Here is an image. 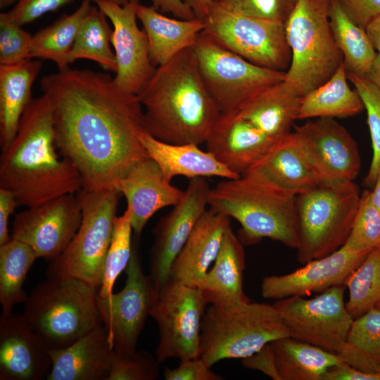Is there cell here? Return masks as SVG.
I'll list each match as a JSON object with an SVG mask.
<instances>
[{"label": "cell", "instance_id": "obj_1", "mask_svg": "<svg viewBox=\"0 0 380 380\" xmlns=\"http://www.w3.org/2000/svg\"><path fill=\"white\" fill-rule=\"evenodd\" d=\"M41 89L52 105L60 155L79 172L82 189H118L120 181L148 157L138 95L121 89L109 75L67 69L46 75Z\"/></svg>", "mask_w": 380, "mask_h": 380}, {"label": "cell", "instance_id": "obj_2", "mask_svg": "<svg viewBox=\"0 0 380 380\" xmlns=\"http://www.w3.org/2000/svg\"><path fill=\"white\" fill-rule=\"evenodd\" d=\"M57 151L52 105L43 93L30 102L15 137L1 150L0 187L13 193L18 206H35L82 189L79 172Z\"/></svg>", "mask_w": 380, "mask_h": 380}, {"label": "cell", "instance_id": "obj_3", "mask_svg": "<svg viewBox=\"0 0 380 380\" xmlns=\"http://www.w3.org/2000/svg\"><path fill=\"white\" fill-rule=\"evenodd\" d=\"M138 96L146 131L172 144L205 143L221 114L203 83L192 48L157 67Z\"/></svg>", "mask_w": 380, "mask_h": 380}, {"label": "cell", "instance_id": "obj_4", "mask_svg": "<svg viewBox=\"0 0 380 380\" xmlns=\"http://www.w3.org/2000/svg\"><path fill=\"white\" fill-rule=\"evenodd\" d=\"M296 196L243 175L210 188L208 206L239 222V238L253 243L269 238L286 246H299Z\"/></svg>", "mask_w": 380, "mask_h": 380}, {"label": "cell", "instance_id": "obj_5", "mask_svg": "<svg viewBox=\"0 0 380 380\" xmlns=\"http://www.w3.org/2000/svg\"><path fill=\"white\" fill-rule=\"evenodd\" d=\"M24 305L23 317L49 349L68 346L102 324L98 289L76 278L47 277Z\"/></svg>", "mask_w": 380, "mask_h": 380}, {"label": "cell", "instance_id": "obj_6", "mask_svg": "<svg viewBox=\"0 0 380 380\" xmlns=\"http://www.w3.org/2000/svg\"><path fill=\"white\" fill-rule=\"evenodd\" d=\"M290 336L273 305L237 302L210 305L201 325V357L210 367L225 359H243L279 338Z\"/></svg>", "mask_w": 380, "mask_h": 380}, {"label": "cell", "instance_id": "obj_7", "mask_svg": "<svg viewBox=\"0 0 380 380\" xmlns=\"http://www.w3.org/2000/svg\"><path fill=\"white\" fill-rule=\"evenodd\" d=\"M329 7L330 0H297L284 23L291 54L284 81L301 96L326 82L343 63Z\"/></svg>", "mask_w": 380, "mask_h": 380}, {"label": "cell", "instance_id": "obj_8", "mask_svg": "<svg viewBox=\"0 0 380 380\" xmlns=\"http://www.w3.org/2000/svg\"><path fill=\"white\" fill-rule=\"evenodd\" d=\"M352 182H321L296 198L301 264L327 256L342 247L350 232L360 200Z\"/></svg>", "mask_w": 380, "mask_h": 380}, {"label": "cell", "instance_id": "obj_9", "mask_svg": "<svg viewBox=\"0 0 380 380\" xmlns=\"http://www.w3.org/2000/svg\"><path fill=\"white\" fill-rule=\"evenodd\" d=\"M120 191L106 189L77 193L82 221L66 248L51 260L47 277H73L100 287L110 243Z\"/></svg>", "mask_w": 380, "mask_h": 380}, {"label": "cell", "instance_id": "obj_10", "mask_svg": "<svg viewBox=\"0 0 380 380\" xmlns=\"http://www.w3.org/2000/svg\"><path fill=\"white\" fill-rule=\"evenodd\" d=\"M191 48L203 83L221 113H236L250 99L284 80V71L253 64L203 31Z\"/></svg>", "mask_w": 380, "mask_h": 380}, {"label": "cell", "instance_id": "obj_11", "mask_svg": "<svg viewBox=\"0 0 380 380\" xmlns=\"http://www.w3.org/2000/svg\"><path fill=\"white\" fill-rule=\"evenodd\" d=\"M203 32L257 65L286 72L291 54L284 23L247 16L213 5Z\"/></svg>", "mask_w": 380, "mask_h": 380}, {"label": "cell", "instance_id": "obj_12", "mask_svg": "<svg viewBox=\"0 0 380 380\" xmlns=\"http://www.w3.org/2000/svg\"><path fill=\"white\" fill-rule=\"evenodd\" d=\"M205 302L201 290L170 278L150 312L158 328L155 355L160 362L200 357Z\"/></svg>", "mask_w": 380, "mask_h": 380}, {"label": "cell", "instance_id": "obj_13", "mask_svg": "<svg viewBox=\"0 0 380 380\" xmlns=\"http://www.w3.org/2000/svg\"><path fill=\"white\" fill-rule=\"evenodd\" d=\"M272 305L291 337L336 355L344 346L354 319L344 303L343 285L332 286L311 299L295 296Z\"/></svg>", "mask_w": 380, "mask_h": 380}, {"label": "cell", "instance_id": "obj_14", "mask_svg": "<svg viewBox=\"0 0 380 380\" xmlns=\"http://www.w3.org/2000/svg\"><path fill=\"white\" fill-rule=\"evenodd\" d=\"M123 288L106 298L98 295V307L112 349L120 354L137 350L140 334L156 303L158 291L142 270L136 249L125 269Z\"/></svg>", "mask_w": 380, "mask_h": 380}, {"label": "cell", "instance_id": "obj_15", "mask_svg": "<svg viewBox=\"0 0 380 380\" xmlns=\"http://www.w3.org/2000/svg\"><path fill=\"white\" fill-rule=\"evenodd\" d=\"M82 216L77 193L64 194L17 214L11 236L29 245L37 258L52 260L70 243Z\"/></svg>", "mask_w": 380, "mask_h": 380}, {"label": "cell", "instance_id": "obj_16", "mask_svg": "<svg viewBox=\"0 0 380 380\" xmlns=\"http://www.w3.org/2000/svg\"><path fill=\"white\" fill-rule=\"evenodd\" d=\"M95 4L113 25L111 44L117 65L113 80L123 91L139 95L156 69L150 61L147 36L137 25L139 0L123 6L110 0Z\"/></svg>", "mask_w": 380, "mask_h": 380}, {"label": "cell", "instance_id": "obj_17", "mask_svg": "<svg viewBox=\"0 0 380 380\" xmlns=\"http://www.w3.org/2000/svg\"><path fill=\"white\" fill-rule=\"evenodd\" d=\"M210 189L204 177L189 179L182 200L160 219L154 228L149 276L158 291L170 279L173 261L208 209Z\"/></svg>", "mask_w": 380, "mask_h": 380}, {"label": "cell", "instance_id": "obj_18", "mask_svg": "<svg viewBox=\"0 0 380 380\" xmlns=\"http://www.w3.org/2000/svg\"><path fill=\"white\" fill-rule=\"evenodd\" d=\"M322 182H352L360 170L357 144L347 129L332 118H318L294 125Z\"/></svg>", "mask_w": 380, "mask_h": 380}, {"label": "cell", "instance_id": "obj_19", "mask_svg": "<svg viewBox=\"0 0 380 380\" xmlns=\"http://www.w3.org/2000/svg\"><path fill=\"white\" fill-rule=\"evenodd\" d=\"M369 253L343 245L334 253L311 260L291 273L264 277L261 295L265 298L277 300L322 293L332 286L344 285L347 277Z\"/></svg>", "mask_w": 380, "mask_h": 380}, {"label": "cell", "instance_id": "obj_20", "mask_svg": "<svg viewBox=\"0 0 380 380\" xmlns=\"http://www.w3.org/2000/svg\"><path fill=\"white\" fill-rule=\"evenodd\" d=\"M51 368L49 348L23 315L0 317V380L46 379Z\"/></svg>", "mask_w": 380, "mask_h": 380}, {"label": "cell", "instance_id": "obj_21", "mask_svg": "<svg viewBox=\"0 0 380 380\" xmlns=\"http://www.w3.org/2000/svg\"><path fill=\"white\" fill-rule=\"evenodd\" d=\"M276 140L237 113H221L205 143L219 162L241 176L267 154Z\"/></svg>", "mask_w": 380, "mask_h": 380}, {"label": "cell", "instance_id": "obj_22", "mask_svg": "<svg viewBox=\"0 0 380 380\" xmlns=\"http://www.w3.org/2000/svg\"><path fill=\"white\" fill-rule=\"evenodd\" d=\"M117 189L127 201V208L132 213L133 232L137 237L156 212L174 206L184 195V190L166 180L149 156L136 163L120 181Z\"/></svg>", "mask_w": 380, "mask_h": 380}, {"label": "cell", "instance_id": "obj_23", "mask_svg": "<svg viewBox=\"0 0 380 380\" xmlns=\"http://www.w3.org/2000/svg\"><path fill=\"white\" fill-rule=\"evenodd\" d=\"M244 175L295 196L322 182L295 132L277 139L267 154Z\"/></svg>", "mask_w": 380, "mask_h": 380}, {"label": "cell", "instance_id": "obj_24", "mask_svg": "<svg viewBox=\"0 0 380 380\" xmlns=\"http://www.w3.org/2000/svg\"><path fill=\"white\" fill-rule=\"evenodd\" d=\"M229 227L230 217L213 208H208L173 261L170 278L197 287L213 264Z\"/></svg>", "mask_w": 380, "mask_h": 380}, {"label": "cell", "instance_id": "obj_25", "mask_svg": "<svg viewBox=\"0 0 380 380\" xmlns=\"http://www.w3.org/2000/svg\"><path fill=\"white\" fill-rule=\"evenodd\" d=\"M47 380H107L113 353L103 324L70 345L49 349Z\"/></svg>", "mask_w": 380, "mask_h": 380}, {"label": "cell", "instance_id": "obj_26", "mask_svg": "<svg viewBox=\"0 0 380 380\" xmlns=\"http://www.w3.org/2000/svg\"><path fill=\"white\" fill-rule=\"evenodd\" d=\"M140 141L168 182H171L176 176H184L189 179L210 177L230 179L241 177L229 170L209 151L201 150L199 145L167 143L146 131L141 134Z\"/></svg>", "mask_w": 380, "mask_h": 380}, {"label": "cell", "instance_id": "obj_27", "mask_svg": "<svg viewBox=\"0 0 380 380\" xmlns=\"http://www.w3.org/2000/svg\"><path fill=\"white\" fill-rule=\"evenodd\" d=\"M137 16L147 36L150 61L156 68L191 48L205 27L202 20L169 18L152 6L140 4Z\"/></svg>", "mask_w": 380, "mask_h": 380}, {"label": "cell", "instance_id": "obj_28", "mask_svg": "<svg viewBox=\"0 0 380 380\" xmlns=\"http://www.w3.org/2000/svg\"><path fill=\"white\" fill-rule=\"evenodd\" d=\"M245 253L242 242L229 227L211 269L198 284L207 304L226 305L247 302L243 289Z\"/></svg>", "mask_w": 380, "mask_h": 380}, {"label": "cell", "instance_id": "obj_29", "mask_svg": "<svg viewBox=\"0 0 380 380\" xmlns=\"http://www.w3.org/2000/svg\"><path fill=\"white\" fill-rule=\"evenodd\" d=\"M41 68V61L33 58L13 65H0L1 150L10 144L17 134L22 115L32 99V85Z\"/></svg>", "mask_w": 380, "mask_h": 380}, {"label": "cell", "instance_id": "obj_30", "mask_svg": "<svg viewBox=\"0 0 380 380\" xmlns=\"http://www.w3.org/2000/svg\"><path fill=\"white\" fill-rule=\"evenodd\" d=\"M303 96L284 80L265 89L236 112L270 137L278 139L290 132Z\"/></svg>", "mask_w": 380, "mask_h": 380}, {"label": "cell", "instance_id": "obj_31", "mask_svg": "<svg viewBox=\"0 0 380 380\" xmlns=\"http://www.w3.org/2000/svg\"><path fill=\"white\" fill-rule=\"evenodd\" d=\"M270 343L281 380H321L329 369L343 362L334 353L291 336Z\"/></svg>", "mask_w": 380, "mask_h": 380}, {"label": "cell", "instance_id": "obj_32", "mask_svg": "<svg viewBox=\"0 0 380 380\" xmlns=\"http://www.w3.org/2000/svg\"><path fill=\"white\" fill-rule=\"evenodd\" d=\"M348 80L343 62L326 82L303 96L297 120L346 118L361 113L365 109L363 102Z\"/></svg>", "mask_w": 380, "mask_h": 380}, {"label": "cell", "instance_id": "obj_33", "mask_svg": "<svg viewBox=\"0 0 380 380\" xmlns=\"http://www.w3.org/2000/svg\"><path fill=\"white\" fill-rule=\"evenodd\" d=\"M91 1L82 0L72 13L63 15L53 24L32 36L30 58L50 60L59 71L69 68V56L80 27L91 8Z\"/></svg>", "mask_w": 380, "mask_h": 380}, {"label": "cell", "instance_id": "obj_34", "mask_svg": "<svg viewBox=\"0 0 380 380\" xmlns=\"http://www.w3.org/2000/svg\"><path fill=\"white\" fill-rule=\"evenodd\" d=\"M329 21L347 72L366 77L377 53L365 30L348 17L338 0H330Z\"/></svg>", "mask_w": 380, "mask_h": 380}, {"label": "cell", "instance_id": "obj_35", "mask_svg": "<svg viewBox=\"0 0 380 380\" xmlns=\"http://www.w3.org/2000/svg\"><path fill=\"white\" fill-rule=\"evenodd\" d=\"M364 372L380 371V309L375 307L353 319L346 343L337 355Z\"/></svg>", "mask_w": 380, "mask_h": 380}, {"label": "cell", "instance_id": "obj_36", "mask_svg": "<svg viewBox=\"0 0 380 380\" xmlns=\"http://www.w3.org/2000/svg\"><path fill=\"white\" fill-rule=\"evenodd\" d=\"M37 257L27 244L11 239L0 245V303L3 313L13 312L27 296L23 289L27 274Z\"/></svg>", "mask_w": 380, "mask_h": 380}, {"label": "cell", "instance_id": "obj_37", "mask_svg": "<svg viewBox=\"0 0 380 380\" xmlns=\"http://www.w3.org/2000/svg\"><path fill=\"white\" fill-rule=\"evenodd\" d=\"M107 19L97 6H91L78 31L69 56L70 63L78 59H88L106 70L115 72L116 60L110 47L113 29Z\"/></svg>", "mask_w": 380, "mask_h": 380}, {"label": "cell", "instance_id": "obj_38", "mask_svg": "<svg viewBox=\"0 0 380 380\" xmlns=\"http://www.w3.org/2000/svg\"><path fill=\"white\" fill-rule=\"evenodd\" d=\"M349 291L346 309L355 319L380 303V252L371 251L344 282Z\"/></svg>", "mask_w": 380, "mask_h": 380}, {"label": "cell", "instance_id": "obj_39", "mask_svg": "<svg viewBox=\"0 0 380 380\" xmlns=\"http://www.w3.org/2000/svg\"><path fill=\"white\" fill-rule=\"evenodd\" d=\"M132 213L126 208L122 215L117 216L110 245L105 258L102 281L98 290L101 298L110 296L118 277L125 270L132 254Z\"/></svg>", "mask_w": 380, "mask_h": 380}, {"label": "cell", "instance_id": "obj_40", "mask_svg": "<svg viewBox=\"0 0 380 380\" xmlns=\"http://www.w3.org/2000/svg\"><path fill=\"white\" fill-rule=\"evenodd\" d=\"M347 75L360 95L367 114L373 155L364 184L372 186L375 184L380 166V89L365 77L348 72Z\"/></svg>", "mask_w": 380, "mask_h": 380}, {"label": "cell", "instance_id": "obj_41", "mask_svg": "<svg viewBox=\"0 0 380 380\" xmlns=\"http://www.w3.org/2000/svg\"><path fill=\"white\" fill-rule=\"evenodd\" d=\"M380 244V212L371 198V191L365 190L360 196L354 222L345 243L348 248L370 253Z\"/></svg>", "mask_w": 380, "mask_h": 380}, {"label": "cell", "instance_id": "obj_42", "mask_svg": "<svg viewBox=\"0 0 380 380\" xmlns=\"http://www.w3.org/2000/svg\"><path fill=\"white\" fill-rule=\"evenodd\" d=\"M159 363L146 350L120 354L113 350L107 380H155L160 374Z\"/></svg>", "mask_w": 380, "mask_h": 380}, {"label": "cell", "instance_id": "obj_43", "mask_svg": "<svg viewBox=\"0 0 380 380\" xmlns=\"http://www.w3.org/2000/svg\"><path fill=\"white\" fill-rule=\"evenodd\" d=\"M297 0H213V5L247 16L285 23Z\"/></svg>", "mask_w": 380, "mask_h": 380}, {"label": "cell", "instance_id": "obj_44", "mask_svg": "<svg viewBox=\"0 0 380 380\" xmlns=\"http://www.w3.org/2000/svg\"><path fill=\"white\" fill-rule=\"evenodd\" d=\"M32 36L22 26L0 15V65L30 58Z\"/></svg>", "mask_w": 380, "mask_h": 380}, {"label": "cell", "instance_id": "obj_45", "mask_svg": "<svg viewBox=\"0 0 380 380\" xmlns=\"http://www.w3.org/2000/svg\"><path fill=\"white\" fill-rule=\"evenodd\" d=\"M74 0H18L13 7L0 15L23 26L42 15L56 11ZM95 3L97 0H89Z\"/></svg>", "mask_w": 380, "mask_h": 380}, {"label": "cell", "instance_id": "obj_46", "mask_svg": "<svg viewBox=\"0 0 380 380\" xmlns=\"http://www.w3.org/2000/svg\"><path fill=\"white\" fill-rule=\"evenodd\" d=\"M165 380H222L223 377L211 370L201 358L180 360L179 366L174 369L165 367Z\"/></svg>", "mask_w": 380, "mask_h": 380}, {"label": "cell", "instance_id": "obj_47", "mask_svg": "<svg viewBox=\"0 0 380 380\" xmlns=\"http://www.w3.org/2000/svg\"><path fill=\"white\" fill-rule=\"evenodd\" d=\"M338 1L348 17L364 30L380 15V0H338Z\"/></svg>", "mask_w": 380, "mask_h": 380}, {"label": "cell", "instance_id": "obj_48", "mask_svg": "<svg viewBox=\"0 0 380 380\" xmlns=\"http://www.w3.org/2000/svg\"><path fill=\"white\" fill-rule=\"evenodd\" d=\"M241 362L246 368L260 371L274 380H281L270 343L253 355L241 359Z\"/></svg>", "mask_w": 380, "mask_h": 380}, {"label": "cell", "instance_id": "obj_49", "mask_svg": "<svg viewBox=\"0 0 380 380\" xmlns=\"http://www.w3.org/2000/svg\"><path fill=\"white\" fill-rule=\"evenodd\" d=\"M17 206L13 193L0 187V245L11 239L8 234V220Z\"/></svg>", "mask_w": 380, "mask_h": 380}, {"label": "cell", "instance_id": "obj_50", "mask_svg": "<svg viewBox=\"0 0 380 380\" xmlns=\"http://www.w3.org/2000/svg\"><path fill=\"white\" fill-rule=\"evenodd\" d=\"M321 380H380V371L364 372L343 362L329 369Z\"/></svg>", "mask_w": 380, "mask_h": 380}, {"label": "cell", "instance_id": "obj_51", "mask_svg": "<svg viewBox=\"0 0 380 380\" xmlns=\"http://www.w3.org/2000/svg\"><path fill=\"white\" fill-rule=\"evenodd\" d=\"M152 6L158 11L170 13L179 19L191 20L196 18L193 11L183 0H151Z\"/></svg>", "mask_w": 380, "mask_h": 380}, {"label": "cell", "instance_id": "obj_52", "mask_svg": "<svg viewBox=\"0 0 380 380\" xmlns=\"http://www.w3.org/2000/svg\"><path fill=\"white\" fill-rule=\"evenodd\" d=\"M193 11L196 18L203 20L213 6V0H183Z\"/></svg>", "mask_w": 380, "mask_h": 380}, {"label": "cell", "instance_id": "obj_53", "mask_svg": "<svg viewBox=\"0 0 380 380\" xmlns=\"http://www.w3.org/2000/svg\"><path fill=\"white\" fill-rule=\"evenodd\" d=\"M365 31L374 49L380 53V15L367 26Z\"/></svg>", "mask_w": 380, "mask_h": 380}, {"label": "cell", "instance_id": "obj_54", "mask_svg": "<svg viewBox=\"0 0 380 380\" xmlns=\"http://www.w3.org/2000/svg\"><path fill=\"white\" fill-rule=\"evenodd\" d=\"M380 89V53H377L370 70L365 77Z\"/></svg>", "mask_w": 380, "mask_h": 380}, {"label": "cell", "instance_id": "obj_55", "mask_svg": "<svg viewBox=\"0 0 380 380\" xmlns=\"http://www.w3.org/2000/svg\"><path fill=\"white\" fill-rule=\"evenodd\" d=\"M371 198L374 206L380 212V166L378 170L376 179L374 184V188L371 191Z\"/></svg>", "mask_w": 380, "mask_h": 380}, {"label": "cell", "instance_id": "obj_56", "mask_svg": "<svg viewBox=\"0 0 380 380\" xmlns=\"http://www.w3.org/2000/svg\"><path fill=\"white\" fill-rule=\"evenodd\" d=\"M18 0H0V8H5L15 4Z\"/></svg>", "mask_w": 380, "mask_h": 380}, {"label": "cell", "instance_id": "obj_57", "mask_svg": "<svg viewBox=\"0 0 380 380\" xmlns=\"http://www.w3.org/2000/svg\"><path fill=\"white\" fill-rule=\"evenodd\" d=\"M110 1H113L115 3H116V4H118L120 5L123 6V5H125V4H127L129 3V2L132 1H135V0H110Z\"/></svg>", "mask_w": 380, "mask_h": 380}, {"label": "cell", "instance_id": "obj_58", "mask_svg": "<svg viewBox=\"0 0 380 380\" xmlns=\"http://www.w3.org/2000/svg\"><path fill=\"white\" fill-rule=\"evenodd\" d=\"M376 308H379L380 309V303H379L376 305Z\"/></svg>", "mask_w": 380, "mask_h": 380}, {"label": "cell", "instance_id": "obj_59", "mask_svg": "<svg viewBox=\"0 0 380 380\" xmlns=\"http://www.w3.org/2000/svg\"><path fill=\"white\" fill-rule=\"evenodd\" d=\"M378 249H379V252H380V244H379V247H378Z\"/></svg>", "mask_w": 380, "mask_h": 380}]
</instances>
